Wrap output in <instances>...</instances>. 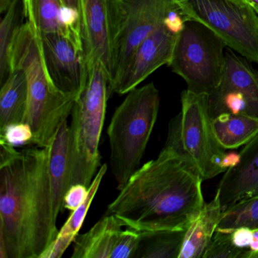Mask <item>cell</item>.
Masks as SVG:
<instances>
[{"mask_svg":"<svg viewBox=\"0 0 258 258\" xmlns=\"http://www.w3.org/2000/svg\"><path fill=\"white\" fill-rule=\"evenodd\" d=\"M0 146V258H40L59 232L49 147Z\"/></svg>","mask_w":258,"mask_h":258,"instance_id":"obj_1","label":"cell"},{"mask_svg":"<svg viewBox=\"0 0 258 258\" xmlns=\"http://www.w3.org/2000/svg\"><path fill=\"white\" fill-rule=\"evenodd\" d=\"M203 181L188 158L164 146L131 176L105 215L139 232L186 229L205 206Z\"/></svg>","mask_w":258,"mask_h":258,"instance_id":"obj_2","label":"cell"},{"mask_svg":"<svg viewBox=\"0 0 258 258\" xmlns=\"http://www.w3.org/2000/svg\"><path fill=\"white\" fill-rule=\"evenodd\" d=\"M13 67L24 69L28 79V107L24 122L32 129V145L49 147L61 123L72 114L77 98L58 90L49 78L38 32L28 21L13 45L11 70Z\"/></svg>","mask_w":258,"mask_h":258,"instance_id":"obj_3","label":"cell"},{"mask_svg":"<svg viewBox=\"0 0 258 258\" xmlns=\"http://www.w3.org/2000/svg\"><path fill=\"white\" fill-rule=\"evenodd\" d=\"M160 96L153 83L126 93L107 130L110 168L120 190L140 167L158 117Z\"/></svg>","mask_w":258,"mask_h":258,"instance_id":"obj_4","label":"cell"},{"mask_svg":"<svg viewBox=\"0 0 258 258\" xmlns=\"http://www.w3.org/2000/svg\"><path fill=\"white\" fill-rule=\"evenodd\" d=\"M110 93L109 81L102 64L92 66L71 114L70 186L83 184L90 187L99 170V143Z\"/></svg>","mask_w":258,"mask_h":258,"instance_id":"obj_5","label":"cell"},{"mask_svg":"<svg viewBox=\"0 0 258 258\" xmlns=\"http://www.w3.org/2000/svg\"><path fill=\"white\" fill-rule=\"evenodd\" d=\"M206 93L188 89L181 95V112L170 121L165 146L188 158L203 180L226 172L223 160L226 149L219 141L208 109Z\"/></svg>","mask_w":258,"mask_h":258,"instance_id":"obj_6","label":"cell"},{"mask_svg":"<svg viewBox=\"0 0 258 258\" xmlns=\"http://www.w3.org/2000/svg\"><path fill=\"white\" fill-rule=\"evenodd\" d=\"M225 46L208 27L187 21L178 34L169 66L186 82L188 90L211 95L221 81Z\"/></svg>","mask_w":258,"mask_h":258,"instance_id":"obj_7","label":"cell"},{"mask_svg":"<svg viewBox=\"0 0 258 258\" xmlns=\"http://www.w3.org/2000/svg\"><path fill=\"white\" fill-rule=\"evenodd\" d=\"M185 22L208 27L226 46L258 64V14L231 0H176Z\"/></svg>","mask_w":258,"mask_h":258,"instance_id":"obj_8","label":"cell"},{"mask_svg":"<svg viewBox=\"0 0 258 258\" xmlns=\"http://www.w3.org/2000/svg\"><path fill=\"white\" fill-rule=\"evenodd\" d=\"M114 78L117 81L139 45L179 10L176 0H112Z\"/></svg>","mask_w":258,"mask_h":258,"instance_id":"obj_9","label":"cell"},{"mask_svg":"<svg viewBox=\"0 0 258 258\" xmlns=\"http://www.w3.org/2000/svg\"><path fill=\"white\" fill-rule=\"evenodd\" d=\"M38 34L49 78L58 90L78 98L89 71L81 39L59 34Z\"/></svg>","mask_w":258,"mask_h":258,"instance_id":"obj_10","label":"cell"},{"mask_svg":"<svg viewBox=\"0 0 258 258\" xmlns=\"http://www.w3.org/2000/svg\"><path fill=\"white\" fill-rule=\"evenodd\" d=\"M81 41L88 69L102 64L109 86L114 78V12L112 0H81Z\"/></svg>","mask_w":258,"mask_h":258,"instance_id":"obj_11","label":"cell"},{"mask_svg":"<svg viewBox=\"0 0 258 258\" xmlns=\"http://www.w3.org/2000/svg\"><path fill=\"white\" fill-rule=\"evenodd\" d=\"M178 34L165 24L148 36L136 49L110 91L124 95L138 87L149 75L173 58Z\"/></svg>","mask_w":258,"mask_h":258,"instance_id":"obj_12","label":"cell"},{"mask_svg":"<svg viewBox=\"0 0 258 258\" xmlns=\"http://www.w3.org/2000/svg\"><path fill=\"white\" fill-rule=\"evenodd\" d=\"M239 161L228 169L217 192L223 211L242 199L258 196V133L239 152Z\"/></svg>","mask_w":258,"mask_h":258,"instance_id":"obj_13","label":"cell"},{"mask_svg":"<svg viewBox=\"0 0 258 258\" xmlns=\"http://www.w3.org/2000/svg\"><path fill=\"white\" fill-rule=\"evenodd\" d=\"M23 3L26 21L40 34H63L81 40L78 22L60 0H24Z\"/></svg>","mask_w":258,"mask_h":258,"instance_id":"obj_14","label":"cell"},{"mask_svg":"<svg viewBox=\"0 0 258 258\" xmlns=\"http://www.w3.org/2000/svg\"><path fill=\"white\" fill-rule=\"evenodd\" d=\"M49 172L54 211L56 218L61 212L64 198L70 187L69 126L64 120L49 146Z\"/></svg>","mask_w":258,"mask_h":258,"instance_id":"obj_15","label":"cell"},{"mask_svg":"<svg viewBox=\"0 0 258 258\" xmlns=\"http://www.w3.org/2000/svg\"><path fill=\"white\" fill-rule=\"evenodd\" d=\"M223 208L217 193L205 203L197 218L187 228L179 258H203L217 230Z\"/></svg>","mask_w":258,"mask_h":258,"instance_id":"obj_16","label":"cell"},{"mask_svg":"<svg viewBox=\"0 0 258 258\" xmlns=\"http://www.w3.org/2000/svg\"><path fill=\"white\" fill-rule=\"evenodd\" d=\"M122 226L114 216H104L88 232L77 236L72 257L110 258Z\"/></svg>","mask_w":258,"mask_h":258,"instance_id":"obj_17","label":"cell"},{"mask_svg":"<svg viewBox=\"0 0 258 258\" xmlns=\"http://www.w3.org/2000/svg\"><path fill=\"white\" fill-rule=\"evenodd\" d=\"M26 73L19 67L12 68L0 91V130L12 123L24 122L28 107Z\"/></svg>","mask_w":258,"mask_h":258,"instance_id":"obj_18","label":"cell"},{"mask_svg":"<svg viewBox=\"0 0 258 258\" xmlns=\"http://www.w3.org/2000/svg\"><path fill=\"white\" fill-rule=\"evenodd\" d=\"M214 91H237L258 104V72L244 57L228 48L224 52V67L220 85Z\"/></svg>","mask_w":258,"mask_h":258,"instance_id":"obj_19","label":"cell"},{"mask_svg":"<svg viewBox=\"0 0 258 258\" xmlns=\"http://www.w3.org/2000/svg\"><path fill=\"white\" fill-rule=\"evenodd\" d=\"M216 135L226 149L247 144L258 133V117L245 114H222L213 119Z\"/></svg>","mask_w":258,"mask_h":258,"instance_id":"obj_20","label":"cell"},{"mask_svg":"<svg viewBox=\"0 0 258 258\" xmlns=\"http://www.w3.org/2000/svg\"><path fill=\"white\" fill-rule=\"evenodd\" d=\"M186 229L140 232V244L134 258H179Z\"/></svg>","mask_w":258,"mask_h":258,"instance_id":"obj_21","label":"cell"},{"mask_svg":"<svg viewBox=\"0 0 258 258\" xmlns=\"http://www.w3.org/2000/svg\"><path fill=\"white\" fill-rule=\"evenodd\" d=\"M0 23V84L2 85L11 72V55L15 40L25 25L23 0H13L4 13Z\"/></svg>","mask_w":258,"mask_h":258,"instance_id":"obj_22","label":"cell"},{"mask_svg":"<svg viewBox=\"0 0 258 258\" xmlns=\"http://www.w3.org/2000/svg\"><path fill=\"white\" fill-rule=\"evenodd\" d=\"M239 227L258 229V196L226 208L222 212L217 230L232 231Z\"/></svg>","mask_w":258,"mask_h":258,"instance_id":"obj_23","label":"cell"},{"mask_svg":"<svg viewBox=\"0 0 258 258\" xmlns=\"http://www.w3.org/2000/svg\"><path fill=\"white\" fill-rule=\"evenodd\" d=\"M107 170H108V166L106 164H103L99 169L91 185L89 187L88 195H87L85 200L75 211H72L70 217L68 219L61 230L58 232L56 238L64 240L70 244L75 241V238L78 235L80 229L82 227L83 223L87 217L90 205L94 199L95 196L97 193Z\"/></svg>","mask_w":258,"mask_h":258,"instance_id":"obj_24","label":"cell"},{"mask_svg":"<svg viewBox=\"0 0 258 258\" xmlns=\"http://www.w3.org/2000/svg\"><path fill=\"white\" fill-rule=\"evenodd\" d=\"M247 250L234 244L231 231L216 230L203 258H245Z\"/></svg>","mask_w":258,"mask_h":258,"instance_id":"obj_25","label":"cell"},{"mask_svg":"<svg viewBox=\"0 0 258 258\" xmlns=\"http://www.w3.org/2000/svg\"><path fill=\"white\" fill-rule=\"evenodd\" d=\"M140 240L139 231L130 228L120 231L116 238L110 258H134Z\"/></svg>","mask_w":258,"mask_h":258,"instance_id":"obj_26","label":"cell"},{"mask_svg":"<svg viewBox=\"0 0 258 258\" xmlns=\"http://www.w3.org/2000/svg\"><path fill=\"white\" fill-rule=\"evenodd\" d=\"M33 139L32 129L25 122L12 123L0 130V142L14 147L33 144Z\"/></svg>","mask_w":258,"mask_h":258,"instance_id":"obj_27","label":"cell"},{"mask_svg":"<svg viewBox=\"0 0 258 258\" xmlns=\"http://www.w3.org/2000/svg\"><path fill=\"white\" fill-rule=\"evenodd\" d=\"M88 192L89 187L83 184L72 185L64 196L63 207L69 211H75L84 202Z\"/></svg>","mask_w":258,"mask_h":258,"instance_id":"obj_28","label":"cell"},{"mask_svg":"<svg viewBox=\"0 0 258 258\" xmlns=\"http://www.w3.org/2000/svg\"><path fill=\"white\" fill-rule=\"evenodd\" d=\"M234 244L238 248L247 249L250 247L253 239V229L247 227H239L231 231Z\"/></svg>","mask_w":258,"mask_h":258,"instance_id":"obj_29","label":"cell"},{"mask_svg":"<svg viewBox=\"0 0 258 258\" xmlns=\"http://www.w3.org/2000/svg\"><path fill=\"white\" fill-rule=\"evenodd\" d=\"M60 1L63 7L75 18L80 27L81 14V0H60Z\"/></svg>","mask_w":258,"mask_h":258,"instance_id":"obj_30","label":"cell"},{"mask_svg":"<svg viewBox=\"0 0 258 258\" xmlns=\"http://www.w3.org/2000/svg\"><path fill=\"white\" fill-rule=\"evenodd\" d=\"M239 153H236V152L226 153L223 160V166L226 171L228 169L235 167L239 161Z\"/></svg>","mask_w":258,"mask_h":258,"instance_id":"obj_31","label":"cell"},{"mask_svg":"<svg viewBox=\"0 0 258 258\" xmlns=\"http://www.w3.org/2000/svg\"><path fill=\"white\" fill-rule=\"evenodd\" d=\"M258 253V229H253V239L246 253L245 258H250L253 253Z\"/></svg>","mask_w":258,"mask_h":258,"instance_id":"obj_32","label":"cell"},{"mask_svg":"<svg viewBox=\"0 0 258 258\" xmlns=\"http://www.w3.org/2000/svg\"><path fill=\"white\" fill-rule=\"evenodd\" d=\"M13 0H0V13L4 15L7 12Z\"/></svg>","mask_w":258,"mask_h":258,"instance_id":"obj_33","label":"cell"},{"mask_svg":"<svg viewBox=\"0 0 258 258\" xmlns=\"http://www.w3.org/2000/svg\"><path fill=\"white\" fill-rule=\"evenodd\" d=\"M231 1H233L236 4H241V5H253L250 0H231Z\"/></svg>","mask_w":258,"mask_h":258,"instance_id":"obj_34","label":"cell"},{"mask_svg":"<svg viewBox=\"0 0 258 258\" xmlns=\"http://www.w3.org/2000/svg\"><path fill=\"white\" fill-rule=\"evenodd\" d=\"M250 1L252 3V4L254 6L255 9H256V12H258V0H250Z\"/></svg>","mask_w":258,"mask_h":258,"instance_id":"obj_35","label":"cell"},{"mask_svg":"<svg viewBox=\"0 0 258 258\" xmlns=\"http://www.w3.org/2000/svg\"><path fill=\"white\" fill-rule=\"evenodd\" d=\"M250 258H258V253H253L250 256Z\"/></svg>","mask_w":258,"mask_h":258,"instance_id":"obj_36","label":"cell"},{"mask_svg":"<svg viewBox=\"0 0 258 258\" xmlns=\"http://www.w3.org/2000/svg\"><path fill=\"white\" fill-rule=\"evenodd\" d=\"M256 13H257V14H258V12H256Z\"/></svg>","mask_w":258,"mask_h":258,"instance_id":"obj_37","label":"cell"},{"mask_svg":"<svg viewBox=\"0 0 258 258\" xmlns=\"http://www.w3.org/2000/svg\"><path fill=\"white\" fill-rule=\"evenodd\" d=\"M23 1H24V0H23Z\"/></svg>","mask_w":258,"mask_h":258,"instance_id":"obj_38","label":"cell"}]
</instances>
